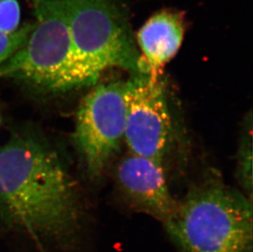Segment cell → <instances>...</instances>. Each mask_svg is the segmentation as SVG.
Returning <instances> with one entry per match:
<instances>
[{"label": "cell", "mask_w": 253, "mask_h": 252, "mask_svg": "<svg viewBox=\"0 0 253 252\" xmlns=\"http://www.w3.org/2000/svg\"><path fill=\"white\" fill-rule=\"evenodd\" d=\"M126 83L100 84L84 97L77 111L73 140L92 176L105 169L124 140Z\"/></svg>", "instance_id": "obj_5"}, {"label": "cell", "mask_w": 253, "mask_h": 252, "mask_svg": "<svg viewBox=\"0 0 253 252\" xmlns=\"http://www.w3.org/2000/svg\"><path fill=\"white\" fill-rule=\"evenodd\" d=\"M185 22L179 12L163 10L153 15L137 34L145 74L152 82L162 79L166 65L175 56L184 40Z\"/></svg>", "instance_id": "obj_8"}, {"label": "cell", "mask_w": 253, "mask_h": 252, "mask_svg": "<svg viewBox=\"0 0 253 252\" xmlns=\"http://www.w3.org/2000/svg\"><path fill=\"white\" fill-rule=\"evenodd\" d=\"M0 209L36 239L62 238L77 225V188L59 154L43 139L22 134L0 150Z\"/></svg>", "instance_id": "obj_1"}, {"label": "cell", "mask_w": 253, "mask_h": 252, "mask_svg": "<svg viewBox=\"0 0 253 252\" xmlns=\"http://www.w3.org/2000/svg\"><path fill=\"white\" fill-rule=\"evenodd\" d=\"M117 182L137 211L164 224L176 206L168 188L163 163L129 153L117 167Z\"/></svg>", "instance_id": "obj_7"}, {"label": "cell", "mask_w": 253, "mask_h": 252, "mask_svg": "<svg viewBox=\"0 0 253 252\" xmlns=\"http://www.w3.org/2000/svg\"><path fill=\"white\" fill-rule=\"evenodd\" d=\"M29 23L23 20L20 0H0V31L12 33Z\"/></svg>", "instance_id": "obj_9"}, {"label": "cell", "mask_w": 253, "mask_h": 252, "mask_svg": "<svg viewBox=\"0 0 253 252\" xmlns=\"http://www.w3.org/2000/svg\"><path fill=\"white\" fill-rule=\"evenodd\" d=\"M31 1L33 29L24 45L0 65V79L52 91L70 90L72 43L62 0Z\"/></svg>", "instance_id": "obj_4"}, {"label": "cell", "mask_w": 253, "mask_h": 252, "mask_svg": "<svg viewBox=\"0 0 253 252\" xmlns=\"http://www.w3.org/2000/svg\"><path fill=\"white\" fill-rule=\"evenodd\" d=\"M72 43V89L95 83L117 67L145 74L121 0H62Z\"/></svg>", "instance_id": "obj_3"}, {"label": "cell", "mask_w": 253, "mask_h": 252, "mask_svg": "<svg viewBox=\"0 0 253 252\" xmlns=\"http://www.w3.org/2000/svg\"><path fill=\"white\" fill-rule=\"evenodd\" d=\"M163 224L181 252H253L252 198L220 182L189 189Z\"/></svg>", "instance_id": "obj_2"}, {"label": "cell", "mask_w": 253, "mask_h": 252, "mask_svg": "<svg viewBox=\"0 0 253 252\" xmlns=\"http://www.w3.org/2000/svg\"><path fill=\"white\" fill-rule=\"evenodd\" d=\"M34 27V21L12 33L0 31V65L12 57L27 42Z\"/></svg>", "instance_id": "obj_10"}, {"label": "cell", "mask_w": 253, "mask_h": 252, "mask_svg": "<svg viewBox=\"0 0 253 252\" xmlns=\"http://www.w3.org/2000/svg\"><path fill=\"white\" fill-rule=\"evenodd\" d=\"M163 80L144 74L126 81L124 141L130 153L163 163L172 136V123Z\"/></svg>", "instance_id": "obj_6"}, {"label": "cell", "mask_w": 253, "mask_h": 252, "mask_svg": "<svg viewBox=\"0 0 253 252\" xmlns=\"http://www.w3.org/2000/svg\"><path fill=\"white\" fill-rule=\"evenodd\" d=\"M253 153H252V133L244 138L239 152V174L242 186L252 198L253 191Z\"/></svg>", "instance_id": "obj_11"}]
</instances>
